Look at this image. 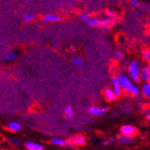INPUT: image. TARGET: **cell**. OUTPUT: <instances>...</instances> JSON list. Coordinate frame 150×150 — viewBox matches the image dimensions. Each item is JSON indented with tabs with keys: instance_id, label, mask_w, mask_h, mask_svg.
<instances>
[{
	"instance_id": "4fadbf2b",
	"label": "cell",
	"mask_w": 150,
	"mask_h": 150,
	"mask_svg": "<svg viewBox=\"0 0 150 150\" xmlns=\"http://www.w3.org/2000/svg\"><path fill=\"white\" fill-rule=\"evenodd\" d=\"M86 24H88L91 27H99L100 26V21L99 19L91 17L90 16H88V17L84 21Z\"/></svg>"
},
{
	"instance_id": "7a4b0ae2",
	"label": "cell",
	"mask_w": 150,
	"mask_h": 150,
	"mask_svg": "<svg viewBox=\"0 0 150 150\" xmlns=\"http://www.w3.org/2000/svg\"><path fill=\"white\" fill-rule=\"evenodd\" d=\"M142 69V65L139 60H131L128 66V73L129 77L134 82V83H139L140 81V71Z\"/></svg>"
},
{
	"instance_id": "5b68a950",
	"label": "cell",
	"mask_w": 150,
	"mask_h": 150,
	"mask_svg": "<svg viewBox=\"0 0 150 150\" xmlns=\"http://www.w3.org/2000/svg\"><path fill=\"white\" fill-rule=\"evenodd\" d=\"M139 78H140V81H142L143 83L150 81V65L149 64H146V66L142 67Z\"/></svg>"
},
{
	"instance_id": "7402d4cb",
	"label": "cell",
	"mask_w": 150,
	"mask_h": 150,
	"mask_svg": "<svg viewBox=\"0 0 150 150\" xmlns=\"http://www.w3.org/2000/svg\"><path fill=\"white\" fill-rule=\"evenodd\" d=\"M106 15L109 18H111V19H114L117 17V15H116V13L112 11V10H107L106 11Z\"/></svg>"
},
{
	"instance_id": "9c48e42d",
	"label": "cell",
	"mask_w": 150,
	"mask_h": 150,
	"mask_svg": "<svg viewBox=\"0 0 150 150\" xmlns=\"http://www.w3.org/2000/svg\"><path fill=\"white\" fill-rule=\"evenodd\" d=\"M118 140L121 144L128 145V144H132L134 142V138H133V136L121 134V135H120L119 137H118Z\"/></svg>"
},
{
	"instance_id": "4316f807",
	"label": "cell",
	"mask_w": 150,
	"mask_h": 150,
	"mask_svg": "<svg viewBox=\"0 0 150 150\" xmlns=\"http://www.w3.org/2000/svg\"><path fill=\"white\" fill-rule=\"evenodd\" d=\"M146 120H147L148 121L150 120V114H149V113H148V114H146Z\"/></svg>"
},
{
	"instance_id": "ac0fdd59",
	"label": "cell",
	"mask_w": 150,
	"mask_h": 150,
	"mask_svg": "<svg viewBox=\"0 0 150 150\" xmlns=\"http://www.w3.org/2000/svg\"><path fill=\"white\" fill-rule=\"evenodd\" d=\"M50 142L53 144V145H55V146H67V142L66 140L64 139H59V138H54L50 140Z\"/></svg>"
},
{
	"instance_id": "44dd1931",
	"label": "cell",
	"mask_w": 150,
	"mask_h": 150,
	"mask_svg": "<svg viewBox=\"0 0 150 150\" xmlns=\"http://www.w3.org/2000/svg\"><path fill=\"white\" fill-rule=\"evenodd\" d=\"M129 5L133 8H138L140 6V1L139 0H129Z\"/></svg>"
},
{
	"instance_id": "5bb4252c",
	"label": "cell",
	"mask_w": 150,
	"mask_h": 150,
	"mask_svg": "<svg viewBox=\"0 0 150 150\" xmlns=\"http://www.w3.org/2000/svg\"><path fill=\"white\" fill-rule=\"evenodd\" d=\"M17 57H18V54L16 51L10 50V51L6 52V54L5 55V59L6 61H13L17 59Z\"/></svg>"
},
{
	"instance_id": "e0dca14e",
	"label": "cell",
	"mask_w": 150,
	"mask_h": 150,
	"mask_svg": "<svg viewBox=\"0 0 150 150\" xmlns=\"http://www.w3.org/2000/svg\"><path fill=\"white\" fill-rule=\"evenodd\" d=\"M35 18H36V15L34 13H24V16H23V21L26 22V23L32 22Z\"/></svg>"
},
{
	"instance_id": "8992f818",
	"label": "cell",
	"mask_w": 150,
	"mask_h": 150,
	"mask_svg": "<svg viewBox=\"0 0 150 150\" xmlns=\"http://www.w3.org/2000/svg\"><path fill=\"white\" fill-rule=\"evenodd\" d=\"M120 132L123 135H129V136H134L135 134H137L138 130L134 126L131 125H125L123 127H121Z\"/></svg>"
},
{
	"instance_id": "2e32d148",
	"label": "cell",
	"mask_w": 150,
	"mask_h": 150,
	"mask_svg": "<svg viewBox=\"0 0 150 150\" xmlns=\"http://www.w3.org/2000/svg\"><path fill=\"white\" fill-rule=\"evenodd\" d=\"M73 66H75L76 67H78V69H81V67H83V65H84V61H83V59L81 57H74L71 60Z\"/></svg>"
},
{
	"instance_id": "277c9868",
	"label": "cell",
	"mask_w": 150,
	"mask_h": 150,
	"mask_svg": "<svg viewBox=\"0 0 150 150\" xmlns=\"http://www.w3.org/2000/svg\"><path fill=\"white\" fill-rule=\"evenodd\" d=\"M67 146H84L86 145V138L84 136H76V137L67 139Z\"/></svg>"
},
{
	"instance_id": "6da1fadb",
	"label": "cell",
	"mask_w": 150,
	"mask_h": 150,
	"mask_svg": "<svg viewBox=\"0 0 150 150\" xmlns=\"http://www.w3.org/2000/svg\"><path fill=\"white\" fill-rule=\"evenodd\" d=\"M117 79L119 81V84L122 89V91H126L129 94L133 95V96H139L140 92L139 86L136 85V83L129 77L126 74L123 73H120L117 76Z\"/></svg>"
},
{
	"instance_id": "52a82bcc",
	"label": "cell",
	"mask_w": 150,
	"mask_h": 150,
	"mask_svg": "<svg viewBox=\"0 0 150 150\" xmlns=\"http://www.w3.org/2000/svg\"><path fill=\"white\" fill-rule=\"evenodd\" d=\"M112 89L115 93L116 96L117 97L120 96L121 93H122V89H121V87H120V86L119 84V81H118V79H117L116 76L112 77Z\"/></svg>"
},
{
	"instance_id": "ffe728a7",
	"label": "cell",
	"mask_w": 150,
	"mask_h": 150,
	"mask_svg": "<svg viewBox=\"0 0 150 150\" xmlns=\"http://www.w3.org/2000/svg\"><path fill=\"white\" fill-rule=\"evenodd\" d=\"M142 57H143V59H144L145 61L149 62V60H150V50H149V49H146V50L143 51V53H142Z\"/></svg>"
},
{
	"instance_id": "3957f363",
	"label": "cell",
	"mask_w": 150,
	"mask_h": 150,
	"mask_svg": "<svg viewBox=\"0 0 150 150\" xmlns=\"http://www.w3.org/2000/svg\"><path fill=\"white\" fill-rule=\"evenodd\" d=\"M89 113L93 116L95 117H100L103 114H105L108 112V108L107 107H98V106H91L88 110Z\"/></svg>"
},
{
	"instance_id": "30bf717a",
	"label": "cell",
	"mask_w": 150,
	"mask_h": 150,
	"mask_svg": "<svg viewBox=\"0 0 150 150\" xmlns=\"http://www.w3.org/2000/svg\"><path fill=\"white\" fill-rule=\"evenodd\" d=\"M139 92L142 93V95L146 99L150 98V83L149 82H146V83L143 84V86L139 89Z\"/></svg>"
},
{
	"instance_id": "7c38bea8",
	"label": "cell",
	"mask_w": 150,
	"mask_h": 150,
	"mask_svg": "<svg viewBox=\"0 0 150 150\" xmlns=\"http://www.w3.org/2000/svg\"><path fill=\"white\" fill-rule=\"evenodd\" d=\"M25 147L28 150H43V146L39 143H34L32 141H28L25 143Z\"/></svg>"
},
{
	"instance_id": "484cf974",
	"label": "cell",
	"mask_w": 150,
	"mask_h": 150,
	"mask_svg": "<svg viewBox=\"0 0 150 150\" xmlns=\"http://www.w3.org/2000/svg\"><path fill=\"white\" fill-rule=\"evenodd\" d=\"M52 47H53L54 49H56V50H57V49H59V48L60 47V44H59V42H54V43L52 44Z\"/></svg>"
},
{
	"instance_id": "d4e9b609",
	"label": "cell",
	"mask_w": 150,
	"mask_h": 150,
	"mask_svg": "<svg viewBox=\"0 0 150 150\" xmlns=\"http://www.w3.org/2000/svg\"><path fill=\"white\" fill-rule=\"evenodd\" d=\"M9 142L12 144V145H15V146H19L20 145V142L18 140H16V139H10Z\"/></svg>"
},
{
	"instance_id": "ba28073f",
	"label": "cell",
	"mask_w": 150,
	"mask_h": 150,
	"mask_svg": "<svg viewBox=\"0 0 150 150\" xmlns=\"http://www.w3.org/2000/svg\"><path fill=\"white\" fill-rule=\"evenodd\" d=\"M103 94H104V97L105 99L108 101V102H114L116 99H117V96L115 93L113 92V90L109 87V88H106L103 92Z\"/></svg>"
},
{
	"instance_id": "d6986e66",
	"label": "cell",
	"mask_w": 150,
	"mask_h": 150,
	"mask_svg": "<svg viewBox=\"0 0 150 150\" xmlns=\"http://www.w3.org/2000/svg\"><path fill=\"white\" fill-rule=\"evenodd\" d=\"M65 115L67 119H72L73 118V109L70 106H66L64 110Z\"/></svg>"
},
{
	"instance_id": "8fae6325",
	"label": "cell",
	"mask_w": 150,
	"mask_h": 150,
	"mask_svg": "<svg viewBox=\"0 0 150 150\" xmlns=\"http://www.w3.org/2000/svg\"><path fill=\"white\" fill-rule=\"evenodd\" d=\"M59 16L56 13H48L42 17V20L46 23H56L59 21Z\"/></svg>"
},
{
	"instance_id": "9a60e30c",
	"label": "cell",
	"mask_w": 150,
	"mask_h": 150,
	"mask_svg": "<svg viewBox=\"0 0 150 150\" xmlns=\"http://www.w3.org/2000/svg\"><path fill=\"white\" fill-rule=\"evenodd\" d=\"M8 129L12 131H19L22 129V126L17 121H11L8 123Z\"/></svg>"
},
{
	"instance_id": "603a6c76",
	"label": "cell",
	"mask_w": 150,
	"mask_h": 150,
	"mask_svg": "<svg viewBox=\"0 0 150 150\" xmlns=\"http://www.w3.org/2000/svg\"><path fill=\"white\" fill-rule=\"evenodd\" d=\"M114 58L116 60H121L122 59H123V53H122L121 51H117L114 55Z\"/></svg>"
},
{
	"instance_id": "cb8c5ba5",
	"label": "cell",
	"mask_w": 150,
	"mask_h": 150,
	"mask_svg": "<svg viewBox=\"0 0 150 150\" xmlns=\"http://www.w3.org/2000/svg\"><path fill=\"white\" fill-rule=\"evenodd\" d=\"M114 142V139L113 138H111V139H106V140H103L101 142V145L102 146H107V145H110L111 143Z\"/></svg>"
}]
</instances>
